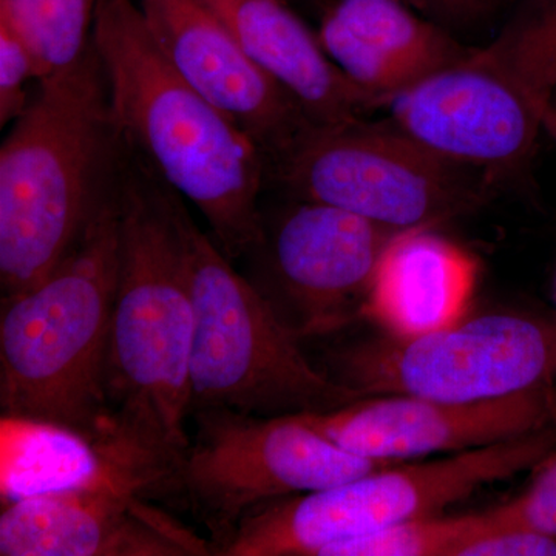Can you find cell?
<instances>
[{
  "instance_id": "cell-1",
  "label": "cell",
  "mask_w": 556,
  "mask_h": 556,
  "mask_svg": "<svg viewBox=\"0 0 556 556\" xmlns=\"http://www.w3.org/2000/svg\"><path fill=\"white\" fill-rule=\"evenodd\" d=\"M91 40L124 144L199 208L230 262L243 258L262 233L263 153L179 75L131 0H94Z\"/></svg>"
},
{
  "instance_id": "cell-2",
  "label": "cell",
  "mask_w": 556,
  "mask_h": 556,
  "mask_svg": "<svg viewBox=\"0 0 556 556\" xmlns=\"http://www.w3.org/2000/svg\"><path fill=\"white\" fill-rule=\"evenodd\" d=\"M119 200L121 262L105 396L119 433L175 466L190 441L195 332L179 225L185 199L126 146Z\"/></svg>"
},
{
  "instance_id": "cell-3",
  "label": "cell",
  "mask_w": 556,
  "mask_h": 556,
  "mask_svg": "<svg viewBox=\"0 0 556 556\" xmlns=\"http://www.w3.org/2000/svg\"><path fill=\"white\" fill-rule=\"evenodd\" d=\"M124 146L91 40L72 68L39 80L0 149V289L49 276L118 181Z\"/></svg>"
},
{
  "instance_id": "cell-4",
  "label": "cell",
  "mask_w": 556,
  "mask_h": 556,
  "mask_svg": "<svg viewBox=\"0 0 556 556\" xmlns=\"http://www.w3.org/2000/svg\"><path fill=\"white\" fill-rule=\"evenodd\" d=\"M123 170V167H121ZM119 181L49 276L2 300V417L64 428L91 444L115 434L105 396L121 262Z\"/></svg>"
},
{
  "instance_id": "cell-5",
  "label": "cell",
  "mask_w": 556,
  "mask_h": 556,
  "mask_svg": "<svg viewBox=\"0 0 556 556\" xmlns=\"http://www.w3.org/2000/svg\"><path fill=\"white\" fill-rule=\"evenodd\" d=\"M556 90V0H519L489 46L387 102L388 119L490 179L527 163Z\"/></svg>"
},
{
  "instance_id": "cell-6",
  "label": "cell",
  "mask_w": 556,
  "mask_h": 556,
  "mask_svg": "<svg viewBox=\"0 0 556 556\" xmlns=\"http://www.w3.org/2000/svg\"><path fill=\"white\" fill-rule=\"evenodd\" d=\"M179 225L195 306L190 413L230 408L257 416L309 415L365 397L306 357L300 340L197 226L185 203Z\"/></svg>"
},
{
  "instance_id": "cell-7",
  "label": "cell",
  "mask_w": 556,
  "mask_h": 556,
  "mask_svg": "<svg viewBox=\"0 0 556 556\" xmlns=\"http://www.w3.org/2000/svg\"><path fill=\"white\" fill-rule=\"evenodd\" d=\"M556 452V427L426 463H394L340 484L249 511L217 556H317L340 541L438 517L493 482Z\"/></svg>"
},
{
  "instance_id": "cell-8",
  "label": "cell",
  "mask_w": 556,
  "mask_h": 556,
  "mask_svg": "<svg viewBox=\"0 0 556 556\" xmlns=\"http://www.w3.org/2000/svg\"><path fill=\"white\" fill-rule=\"evenodd\" d=\"M295 200L396 230L437 229L477 211L492 179L450 160L391 119L309 127L268 172Z\"/></svg>"
},
{
  "instance_id": "cell-9",
  "label": "cell",
  "mask_w": 556,
  "mask_h": 556,
  "mask_svg": "<svg viewBox=\"0 0 556 556\" xmlns=\"http://www.w3.org/2000/svg\"><path fill=\"white\" fill-rule=\"evenodd\" d=\"M195 431L161 496H181L218 555L249 511L390 466L339 447L295 416L230 408L190 413Z\"/></svg>"
},
{
  "instance_id": "cell-10",
  "label": "cell",
  "mask_w": 556,
  "mask_h": 556,
  "mask_svg": "<svg viewBox=\"0 0 556 556\" xmlns=\"http://www.w3.org/2000/svg\"><path fill=\"white\" fill-rule=\"evenodd\" d=\"M332 379L365 396L453 402L510 396L556 383V320L484 314L419 336L388 332L332 351Z\"/></svg>"
},
{
  "instance_id": "cell-11",
  "label": "cell",
  "mask_w": 556,
  "mask_h": 556,
  "mask_svg": "<svg viewBox=\"0 0 556 556\" xmlns=\"http://www.w3.org/2000/svg\"><path fill=\"white\" fill-rule=\"evenodd\" d=\"M402 230L343 208L298 200L244 255L251 281L289 331L327 336L367 316L380 260Z\"/></svg>"
},
{
  "instance_id": "cell-12",
  "label": "cell",
  "mask_w": 556,
  "mask_h": 556,
  "mask_svg": "<svg viewBox=\"0 0 556 556\" xmlns=\"http://www.w3.org/2000/svg\"><path fill=\"white\" fill-rule=\"evenodd\" d=\"M298 416L354 455L404 463L489 447L556 427V383L477 402L378 394L332 412Z\"/></svg>"
},
{
  "instance_id": "cell-13",
  "label": "cell",
  "mask_w": 556,
  "mask_h": 556,
  "mask_svg": "<svg viewBox=\"0 0 556 556\" xmlns=\"http://www.w3.org/2000/svg\"><path fill=\"white\" fill-rule=\"evenodd\" d=\"M148 490L110 477L2 504V556H211L203 540L152 506Z\"/></svg>"
},
{
  "instance_id": "cell-14",
  "label": "cell",
  "mask_w": 556,
  "mask_h": 556,
  "mask_svg": "<svg viewBox=\"0 0 556 556\" xmlns=\"http://www.w3.org/2000/svg\"><path fill=\"white\" fill-rule=\"evenodd\" d=\"M139 9L174 68L257 146L268 172L313 127L206 3L141 0Z\"/></svg>"
},
{
  "instance_id": "cell-15",
  "label": "cell",
  "mask_w": 556,
  "mask_h": 556,
  "mask_svg": "<svg viewBox=\"0 0 556 556\" xmlns=\"http://www.w3.org/2000/svg\"><path fill=\"white\" fill-rule=\"evenodd\" d=\"M317 38L348 78L383 108L468 51L404 0H338Z\"/></svg>"
},
{
  "instance_id": "cell-16",
  "label": "cell",
  "mask_w": 556,
  "mask_h": 556,
  "mask_svg": "<svg viewBox=\"0 0 556 556\" xmlns=\"http://www.w3.org/2000/svg\"><path fill=\"white\" fill-rule=\"evenodd\" d=\"M313 127L368 118L378 98L348 78L283 0H201Z\"/></svg>"
},
{
  "instance_id": "cell-17",
  "label": "cell",
  "mask_w": 556,
  "mask_h": 556,
  "mask_svg": "<svg viewBox=\"0 0 556 556\" xmlns=\"http://www.w3.org/2000/svg\"><path fill=\"white\" fill-rule=\"evenodd\" d=\"M477 280L473 258L420 228L402 230L380 260L367 317L388 332L419 336L459 320Z\"/></svg>"
},
{
  "instance_id": "cell-18",
  "label": "cell",
  "mask_w": 556,
  "mask_h": 556,
  "mask_svg": "<svg viewBox=\"0 0 556 556\" xmlns=\"http://www.w3.org/2000/svg\"><path fill=\"white\" fill-rule=\"evenodd\" d=\"M115 471L112 457L73 431L2 417V504L78 489Z\"/></svg>"
},
{
  "instance_id": "cell-19",
  "label": "cell",
  "mask_w": 556,
  "mask_h": 556,
  "mask_svg": "<svg viewBox=\"0 0 556 556\" xmlns=\"http://www.w3.org/2000/svg\"><path fill=\"white\" fill-rule=\"evenodd\" d=\"M93 10L94 0H0V22L30 50L40 80L86 56Z\"/></svg>"
},
{
  "instance_id": "cell-20",
  "label": "cell",
  "mask_w": 556,
  "mask_h": 556,
  "mask_svg": "<svg viewBox=\"0 0 556 556\" xmlns=\"http://www.w3.org/2000/svg\"><path fill=\"white\" fill-rule=\"evenodd\" d=\"M490 511L464 517H428L340 541L317 556H455L471 538L492 529Z\"/></svg>"
},
{
  "instance_id": "cell-21",
  "label": "cell",
  "mask_w": 556,
  "mask_h": 556,
  "mask_svg": "<svg viewBox=\"0 0 556 556\" xmlns=\"http://www.w3.org/2000/svg\"><path fill=\"white\" fill-rule=\"evenodd\" d=\"M489 511L493 527H525L556 536V452L540 464L521 495Z\"/></svg>"
},
{
  "instance_id": "cell-22",
  "label": "cell",
  "mask_w": 556,
  "mask_h": 556,
  "mask_svg": "<svg viewBox=\"0 0 556 556\" xmlns=\"http://www.w3.org/2000/svg\"><path fill=\"white\" fill-rule=\"evenodd\" d=\"M38 79L30 50L16 33L0 22V124L16 121L27 109L30 97L25 84Z\"/></svg>"
},
{
  "instance_id": "cell-23",
  "label": "cell",
  "mask_w": 556,
  "mask_h": 556,
  "mask_svg": "<svg viewBox=\"0 0 556 556\" xmlns=\"http://www.w3.org/2000/svg\"><path fill=\"white\" fill-rule=\"evenodd\" d=\"M455 556H556V536L525 527H492L464 543Z\"/></svg>"
},
{
  "instance_id": "cell-24",
  "label": "cell",
  "mask_w": 556,
  "mask_h": 556,
  "mask_svg": "<svg viewBox=\"0 0 556 556\" xmlns=\"http://www.w3.org/2000/svg\"><path fill=\"white\" fill-rule=\"evenodd\" d=\"M430 16L450 24H470L496 9L500 0H428Z\"/></svg>"
},
{
  "instance_id": "cell-25",
  "label": "cell",
  "mask_w": 556,
  "mask_h": 556,
  "mask_svg": "<svg viewBox=\"0 0 556 556\" xmlns=\"http://www.w3.org/2000/svg\"><path fill=\"white\" fill-rule=\"evenodd\" d=\"M544 131L556 142V90L548 105L546 121H544Z\"/></svg>"
},
{
  "instance_id": "cell-26",
  "label": "cell",
  "mask_w": 556,
  "mask_h": 556,
  "mask_svg": "<svg viewBox=\"0 0 556 556\" xmlns=\"http://www.w3.org/2000/svg\"><path fill=\"white\" fill-rule=\"evenodd\" d=\"M404 2L408 3V5L413 7L416 11H420V13L430 16V2H428V0H404Z\"/></svg>"
}]
</instances>
